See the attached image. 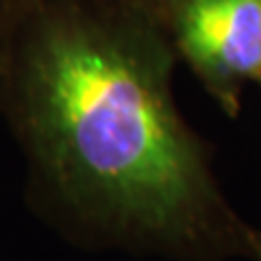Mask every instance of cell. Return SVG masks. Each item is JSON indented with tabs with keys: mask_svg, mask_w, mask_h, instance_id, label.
<instances>
[{
	"mask_svg": "<svg viewBox=\"0 0 261 261\" xmlns=\"http://www.w3.org/2000/svg\"><path fill=\"white\" fill-rule=\"evenodd\" d=\"M176 61L142 0H22L0 53V113L29 198L83 248L250 261L255 226L178 109Z\"/></svg>",
	"mask_w": 261,
	"mask_h": 261,
	"instance_id": "obj_1",
	"label": "cell"
},
{
	"mask_svg": "<svg viewBox=\"0 0 261 261\" xmlns=\"http://www.w3.org/2000/svg\"><path fill=\"white\" fill-rule=\"evenodd\" d=\"M176 57L228 118L261 87V0H144Z\"/></svg>",
	"mask_w": 261,
	"mask_h": 261,
	"instance_id": "obj_2",
	"label": "cell"
},
{
	"mask_svg": "<svg viewBox=\"0 0 261 261\" xmlns=\"http://www.w3.org/2000/svg\"><path fill=\"white\" fill-rule=\"evenodd\" d=\"M22 0H0V53H3V46L9 37V31L15 22V15L20 11Z\"/></svg>",
	"mask_w": 261,
	"mask_h": 261,
	"instance_id": "obj_3",
	"label": "cell"
},
{
	"mask_svg": "<svg viewBox=\"0 0 261 261\" xmlns=\"http://www.w3.org/2000/svg\"><path fill=\"white\" fill-rule=\"evenodd\" d=\"M250 261H261V228H255V231H252Z\"/></svg>",
	"mask_w": 261,
	"mask_h": 261,
	"instance_id": "obj_4",
	"label": "cell"
},
{
	"mask_svg": "<svg viewBox=\"0 0 261 261\" xmlns=\"http://www.w3.org/2000/svg\"><path fill=\"white\" fill-rule=\"evenodd\" d=\"M142 3H144V0H142Z\"/></svg>",
	"mask_w": 261,
	"mask_h": 261,
	"instance_id": "obj_5",
	"label": "cell"
}]
</instances>
